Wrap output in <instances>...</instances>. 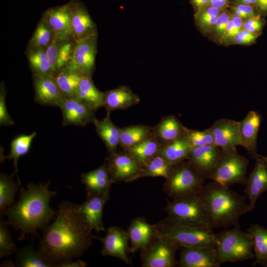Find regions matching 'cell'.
<instances>
[{
    "label": "cell",
    "mask_w": 267,
    "mask_h": 267,
    "mask_svg": "<svg viewBox=\"0 0 267 267\" xmlns=\"http://www.w3.org/2000/svg\"><path fill=\"white\" fill-rule=\"evenodd\" d=\"M265 21L261 16L257 14L250 17L243 22V28L253 33H261L264 25Z\"/></svg>",
    "instance_id": "48"
},
{
    "label": "cell",
    "mask_w": 267,
    "mask_h": 267,
    "mask_svg": "<svg viewBox=\"0 0 267 267\" xmlns=\"http://www.w3.org/2000/svg\"><path fill=\"white\" fill-rule=\"evenodd\" d=\"M169 221L187 226L212 229L200 193L169 201L165 207Z\"/></svg>",
    "instance_id": "5"
},
{
    "label": "cell",
    "mask_w": 267,
    "mask_h": 267,
    "mask_svg": "<svg viewBox=\"0 0 267 267\" xmlns=\"http://www.w3.org/2000/svg\"><path fill=\"white\" fill-rule=\"evenodd\" d=\"M200 195L213 228L236 225L241 216L251 212L245 196L216 181L205 184Z\"/></svg>",
    "instance_id": "3"
},
{
    "label": "cell",
    "mask_w": 267,
    "mask_h": 267,
    "mask_svg": "<svg viewBox=\"0 0 267 267\" xmlns=\"http://www.w3.org/2000/svg\"><path fill=\"white\" fill-rule=\"evenodd\" d=\"M264 158H265V159L267 161V156H265L264 157Z\"/></svg>",
    "instance_id": "56"
},
{
    "label": "cell",
    "mask_w": 267,
    "mask_h": 267,
    "mask_svg": "<svg viewBox=\"0 0 267 267\" xmlns=\"http://www.w3.org/2000/svg\"><path fill=\"white\" fill-rule=\"evenodd\" d=\"M110 113V111L107 110L106 115L102 120L95 118L93 122L95 126L96 133L104 142L108 151L111 153L115 152L120 143V129L111 121Z\"/></svg>",
    "instance_id": "28"
},
{
    "label": "cell",
    "mask_w": 267,
    "mask_h": 267,
    "mask_svg": "<svg viewBox=\"0 0 267 267\" xmlns=\"http://www.w3.org/2000/svg\"><path fill=\"white\" fill-rule=\"evenodd\" d=\"M44 18L60 41L71 39V15L69 3L47 9L43 14Z\"/></svg>",
    "instance_id": "20"
},
{
    "label": "cell",
    "mask_w": 267,
    "mask_h": 267,
    "mask_svg": "<svg viewBox=\"0 0 267 267\" xmlns=\"http://www.w3.org/2000/svg\"><path fill=\"white\" fill-rule=\"evenodd\" d=\"M182 136L193 148L207 145L215 144L214 136L209 128L200 131L188 129L184 127Z\"/></svg>",
    "instance_id": "40"
},
{
    "label": "cell",
    "mask_w": 267,
    "mask_h": 267,
    "mask_svg": "<svg viewBox=\"0 0 267 267\" xmlns=\"http://www.w3.org/2000/svg\"><path fill=\"white\" fill-rule=\"evenodd\" d=\"M253 169L247 178L244 192L248 197L251 212L259 197L267 191V161L259 155Z\"/></svg>",
    "instance_id": "17"
},
{
    "label": "cell",
    "mask_w": 267,
    "mask_h": 267,
    "mask_svg": "<svg viewBox=\"0 0 267 267\" xmlns=\"http://www.w3.org/2000/svg\"><path fill=\"white\" fill-rule=\"evenodd\" d=\"M94 238L99 240L102 244V255L117 258L127 264H130L128 256L130 247L128 246L129 239L127 231L118 226H113L107 229L104 237Z\"/></svg>",
    "instance_id": "13"
},
{
    "label": "cell",
    "mask_w": 267,
    "mask_h": 267,
    "mask_svg": "<svg viewBox=\"0 0 267 267\" xmlns=\"http://www.w3.org/2000/svg\"><path fill=\"white\" fill-rule=\"evenodd\" d=\"M128 148L129 154L142 166L158 153V143L152 138H146Z\"/></svg>",
    "instance_id": "33"
},
{
    "label": "cell",
    "mask_w": 267,
    "mask_h": 267,
    "mask_svg": "<svg viewBox=\"0 0 267 267\" xmlns=\"http://www.w3.org/2000/svg\"><path fill=\"white\" fill-rule=\"evenodd\" d=\"M257 0H236L235 3L247 5H255Z\"/></svg>",
    "instance_id": "55"
},
{
    "label": "cell",
    "mask_w": 267,
    "mask_h": 267,
    "mask_svg": "<svg viewBox=\"0 0 267 267\" xmlns=\"http://www.w3.org/2000/svg\"><path fill=\"white\" fill-rule=\"evenodd\" d=\"M254 243L255 260L253 266L267 265V229L258 224H252L247 229Z\"/></svg>",
    "instance_id": "29"
},
{
    "label": "cell",
    "mask_w": 267,
    "mask_h": 267,
    "mask_svg": "<svg viewBox=\"0 0 267 267\" xmlns=\"http://www.w3.org/2000/svg\"><path fill=\"white\" fill-rule=\"evenodd\" d=\"M179 247L176 242L159 234L157 231L156 235L141 250L142 267H175L177 265L176 253Z\"/></svg>",
    "instance_id": "9"
},
{
    "label": "cell",
    "mask_w": 267,
    "mask_h": 267,
    "mask_svg": "<svg viewBox=\"0 0 267 267\" xmlns=\"http://www.w3.org/2000/svg\"><path fill=\"white\" fill-rule=\"evenodd\" d=\"M179 265L181 267H219L214 247L179 246Z\"/></svg>",
    "instance_id": "16"
},
{
    "label": "cell",
    "mask_w": 267,
    "mask_h": 267,
    "mask_svg": "<svg viewBox=\"0 0 267 267\" xmlns=\"http://www.w3.org/2000/svg\"><path fill=\"white\" fill-rule=\"evenodd\" d=\"M205 179L187 161H183L173 165L163 190L172 199L195 195L201 192Z\"/></svg>",
    "instance_id": "6"
},
{
    "label": "cell",
    "mask_w": 267,
    "mask_h": 267,
    "mask_svg": "<svg viewBox=\"0 0 267 267\" xmlns=\"http://www.w3.org/2000/svg\"><path fill=\"white\" fill-rule=\"evenodd\" d=\"M7 222L2 220L0 222V258H3L11 255L17 251L12 240Z\"/></svg>",
    "instance_id": "41"
},
{
    "label": "cell",
    "mask_w": 267,
    "mask_h": 267,
    "mask_svg": "<svg viewBox=\"0 0 267 267\" xmlns=\"http://www.w3.org/2000/svg\"><path fill=\"white\" fill-rule=\"evenodd\" d=\"M139 101V98L136 94L124 86L104 93V106L109 111L127 108Z\"/></svg>",
    "instance_id": "25"
},
{
    "label": "cell",
    "mask_w": 267,
    "mask_h": 267,
    "mask_svg": "<svg viewBox=\"0 0 267 267\" xmlns=\"http://www.w3.org/2000/svg\"><path fill=\"white\" fill-rule=\"evenodd\" d=\"M193 147L182 136L166 144L160 149L158 154L172 165L185 161Z\"/></svg>",
    "instance_id": "27"
},
{
    "label": "cell",
    "mask_w": 267,
    "mask_h": 267,
    "mask_svg": "<svg viewBox=\"0 0 267 267\" xmlns=\"http://www.w3.org/2000/svg\"><path fill=\"white\" fill-rule=\"evenodd\" d=\"M222 149L215 144L194 147L187 161L206 179L217 164Z\"/></svg>",
    "instance_id": "18"
},
{
    "label": "cell",
    "mask_w": 267,
    "mask_h": 267,
    "mask_svg": "<svg viewBox=\"0 0 267 267\" xmlns=\"http://www.w3.org/2000/svg\"><path fill=\"white\" fill-rule=\"evenodd\" d=\"M71 39L73 41L97 34L96 26L85 5L78 0H70Z\"/></svg>",
    "instance_id": "15"
},
{
    "label": "cell",
    "mask_w": 267,
    "mask_h": 267,
    "mask_svg": "<svg viewBox=\"0 0 267 267\" xmlns=\"http://www.w3.org/2000/svg\"><path fill=\"white\" fill-rule=\"evenodd\" d=\"M148 134V129L142 126L120 129V143L129 148L146 139Z\"/></svg>",
    "instance_id": "38"
},
{
    "label": "cell",
    "mask_w": 267,
    "mask_h": 267,
    "mask_svg": "<svg viewBox=\"0 0 267 267\" xmlns=\"http://www.w3.org/2000/svg\"><path fill=\"white\" fill-rule=\"evenodd\" d=\"M109 193H87L85 201L80 205V210L92 229L96 232L105 231L102 222L103 210L110 199Z\"/></svg>",
    "instance_id": "21"
},
{
    "label": "cell",
    "mask_w": 267,
    "mask_h": 267,
    "mask_svg": "<svg viewBox=\"0 0 267 267\" xmlns=\"http://www.w3.org/2000/svg\"><path fill=\"white\" fill-rule=\"evenodd\" d=\"M54 36L47 22L42 18L29 41V46L46 49L51 43Z\"/></svg>",
    "instance_id": "39"
},
{
    "label": "cell",
    "mask_w": 267,
    "mask_h": 267,
    "mask_svg": "<svg viewBox=\"0 0 267 267\" xmlns=\"http://www.w3.org/2000/svg\"><path fill=\"white\" fill-rule=\"evenodd\" d=\"M81 180L86 186L87 193H109L113 183L106 162L98 168L81 175Z\"/></svg>",
    "instance_id": "24"
},
{
    "label": "cell",
    "mask_w": 267,
    "mask_h": 267,
    "mask_svg": "<svg viewBox=\"0 0 267 267\" xmlns=\"http://www.w3.org/2000/svg\"><path fill=\"white\" fill-rule=\"evenodd\" d=\"M255 5L257 14L261 16L267 15V0H257Z\"/></svg>",
    "instance_id": "52"
},
{
    "label": "cell",
    "mask_w": 267,
    "mask_h": 267,
    "mask_svg": "<svg viewBox=\"0 0 267 267\" xmlns=\"http://www.w3.org/2000/svg\"><path fill=\"white\" fill-rule=\"evenodd\" d=\"M261 33H253L242 28L233 40L236 44L248 45L255 42Z\"/></svg>",
    "instance_id": "49"
},
{
    "label": "cell",
    "mask_w": 267,
    "mask_h": 267,
    "mask_svg": "<svg viewBox=\"0 0 267 267\" xmlns=\"http://www.w3.org/2000/svg\"><path fill=\"white\" fill-rule=\"evenodd\" d=\"M243 22L242 18L234 15L231 16L226 31L220 41L225 43L234 40L243 28Z\"/></svg>",
    "instance_id": "44"
},
{
    "label": "cell",
    "mask_w": 267,
    "mask_h": 267,
    "mask_svg": "<svg viewBox=\"0 0 267 267\" xmlns=\"http://www.w3.org/2000/svg\"><path fill=\"white\" fill-rule=\"evenodd\" d=\"M92 228L80 205L63 201L58 205L54 222L44 229L38 250L54 267L81 256L92 244Z\"/></svg>",
    "instance_id": "1"
},
{
    "label": "cell",
    "mask_w": 267,
    "mask_h": 267,
    "mask_svg": "<svg viewBox=\"0 0 267 267\" xmlns=\"http://www.w3.org/2000/svg\"><path fill=\"white\" fill-rule=\"evenodd\" d=\"M228 0H209V6H213L222 9L225 6Z\"/></svg>",
    "instance_id": "54"
},
{
    "label": "cell",
    "mask_w": 267,
    "mask_h": 267,
    "mask_svg": "<svg viewBox=\"0 0 267 267\" xmlns=\"http://www.w3.org/2000/svg\"><path fill=\"white\" fill-rule=\"evenodd\" d=\"M262 121V117L259 112L251 110L239 122L241 146L254 159L260 155L257 152V137Z\"/></svg>",
    "instance_id": "19"
},
{
    "label": "cell",
    "mask_w": 267,
    "mask_h": 267,
    "mask_svg": "<svg viewBox=\"0 0 267 267\" xmlns=\"http://www.w3.org/2000/svg\"><path fill=\"white\" fill-rule=\"evenodd\" d=\"M155 225L159 234L171 239L179 246L215 247L213 229H204L181 225L167 218Z\"/></svg>",
    "instance_id": "8"
},
{
    "label": "cell",
    "mask_w": 267,
    "mask_h": 267,
    "mask_svg": "<svg viewBox=\"0 0 267 267\" xmlns=\"http://www.w3.org/2000/svg\"><path fill=\"white\" fill-rule=\"evenodd\" d=\"M266 267H267V265L265 266Z\"/></svg>",
    "instance_id": "57"
},
{
    "label": "cell",
    "mask_w": 267,
    "mask_h": 267,
    "mask_svg": "<svg viewBox=\"0 0 267 267\" xmlns=\"http://www.w3.org/2000/svg\"><path fill=\"white\" fill-rule=\"evenodd\" d=\"M105 162L113 182L135 180L142 169L129 154L111 153Z\"/></svg>",
    "instance_id": "11"
},
{
    "label": "cell",
    "mask_w": 267,
    "mask_h": 267,
    "mask_svg": "<svg viewBox=\"0 0 267 267\" xmlns=\"http://www.w3.org/2000/svg\"><path fill=\"white\" fill-rule=\"evenodd\" d=\"M249 163L236 149L222 150L217 164L207 179L226 186L246 184Z\"/></svg>",
    "instance_id": "7"
},
{
    "label": "cell",
    "mask_w": 267,
    "mask_h": 267,
    "mask_svg": "<svg viewBox=\"0 0 267 267\" xmlns=\"http://www.w3.org/2000/svg\"><path fill=\"white\" fill-rule=\"evenodd\" d=\"M184 126L174 116L165 118L158 126L157 134L166 143L182 136Z\"/></svg>",
    "instance_id": "37"
},
{
    "label": "cell",
    "mask_w": 267,
    "mask_h": 267,
    "mask_svg": "<svg viewBox=\"0 0 267 267\" xmlns=\"http://www.w3.org/2000/svg\"><path fill=\"white\" fill-rule=\"evenodd\" d=\"M229 7L231 9H237L245 13L249 18L258 14L257 13L256 10H255V8L252 5L234 3L230 4Z\"/></svg>",
    "instance_id": "50"
},
{
    "label": "cell",
    "mask_w": 267,
    "mask_h": 267,
    "mask_svg": "<svg viewBox=\"0 0 267 267\" xmlns=\"http://www.w3.org/2000/svg\"><path fill=\"white\" fill-rule=\"evenodd\" d=\"M87 265L86 262L78 260L77 261L72 260L58 265L56 267H85Z\"/></svg>",
    "instance_id": "53"
},
{
    "label": "cell",
    "mask_w": 267,
    "mask_h": 267,
    "mask_svg": "<svg viewBox=\"0 0 267 267\" xmlns=\"http://www.w3.org/2000/svg\"><path fill=\"white\" fill-rule=\"evenodd\" d=\"M91 77L82 75L74 97L95 110L104 106V93L95 87Z\"/></svg>",
    "instance_id": "26"
},
{
    "label": "cell",
    "mask_w": 267,
    "mask_h": 267,
    "mask_svg": "<svg viewBox=\"0 0 267 267\" xmlns=\"http://www.w3.org/2000/svg\"><path fill=\"white\" fill-rule=\"evenodd\" d=\"M215 250L220 265L255 257L253 240L251 234L241 230L238 224L230 229L215 233Z\"/></svg>",
    "instance_id": "4"
},
{
    "label": "cell",
    "mask_w": 267,
    "mask_h": 267,
    "mask_svg": "<svg viewBox=\"0 0 267 267\" xmlns=\"http://www.w3.org/2000/svg\"><path fill=\"white\" fill-rule=\"evenodd\" d=\"M196 11L195 14L199 13L209 6V0H189Z\"/></svg>",
    "instance_id": "51"
},
{
    "label": "cell",
    "mask_w": 267,
    "mask_h": 267,
    "mask_svg": "<svg viewBox=\"0 0 267 267\" xmlns=\"http://www.w3.org/2000/svg\"><path fill=\"white\" fill-rule=\"evenodd\" d=\"M81 73L64 68L54 76L56 82L65 97H74L82 76Z\"/></svg>",
    "instance_id": "32"
},
{
    "label": "cell",
    "mask_w": 267,
    "mask_h": 267,
    "mask_svg": "<svg viewBox=\"0 0 267 267\" xmlns=\"http://www.w3.org/2000/svg\"><path fill=\"white\" fill-rule=\"evenodd\" d=\"M173 168V165L158 153L142 166L137 179L147 177H162L166 179L170 176Z\"/></svg>",
    "instance_id": "31"
},
{
    "label": "cell",
    "mask_w": 267,
    "mask_h": 267,
    "mask_svg": "<svg viewBox=\"0 0 267 267\" xmlns=\"http://www.w3.org/2000/svg\"><path fill=\"white\" fill-rule=\"evenodd\" d=\"M74 41L70 40L61 42L57 55V72L64 68L70 62L73 50Z\"/></svg>",
    "instance_id": "43"
},
{
    "label": "cell",
    "mask_w": 267,
    "mask_h": 267,
    "mask_svg": "<svg viewBox=\"0 0 267 267\" xmlns=\"http://www.w3.org/2000/svg\"><path fill=\"white\" fill-rule=\"evenodd\" d=\"M37 133L33 132L30 134H21L15 137L10 144V154L4 159L13 160L15 173L18 172V160L27 154L30 151L32 141Z\"/></svg>",
    "instance_id": "35"
},
{
    "label": "cell",
    "mask_w": 267,
    "mask_h": 267,
    "mask_svg": "<svg viewBox=\"0 0 267 267\" xmlns=\"http://www.w3.org/2000/svg\"><path fill=\"white\" fill-rule=\"evenodd\" d=\"M27 57L34 76L44 77L52 76L45 48L29 46Z\"/></svg>",
    "instance_id": "30"
},
{
    "label": "cell",
    "mask_w": 267,
    "mask_h": 267,
    "mask_svg": "<svg viewBox=\"0 0 267 267\" xmlns=\"http://www.w3.org/2000/svg\"><path fill=\"white\" fill-rule=\"evenodd\" d=\"M64 126H85L93 121L95 111L87 104L75 97H65L59 103Z\"/></svg>",
    "instance_id": "12"
},
{
    "label": "cell",
    "mask_w": 267,
    "mask_h": 267,
    "mask_svg": "<svg viewBox=\"0 0 267 267\" xmlns=\"http://www.w3.org/2000/svg\"><path fill=\"white\" fill-rule=\"evenodd\" d=\"M49 183H29L26 190L21 188L18 201L3 212L8 224L21 231L19 240L28 233L37 235V230L44 229L56 216L49 202L57 192L49 189Z\"/></svg>",
    "instance_id": "2"
},
{
    "label": "cell",
    "mask_w": 267,
    "mask_h": 267,
    "mask_svg": "<svg viewBox=\"0 0 267 267\" xmlns=\"http://www.w3.org/2000/svg\"><path fill=\"white\" fill-rule=\"evenodd\" d=\"M128 235L130 242V252L134 253L144 248L157 234L155 224L147 222L145 219L136 218L129 225Z\"/></svg>",
    "instance_id": "23"
},
{
    "label": "cell",
    "mask_w": 267,
    "mask_h": 267,
    "mask_svg": "<svg viewBox=\"0 0 267 267\" xmlns=\"http://www.w3.org/2000/svg\"><path fill=\"white\" fill-rule=\"evenodd\" d=\"M231 17V15L228 12L222 11L217 18L213 28L215 34L220 41L226 31Z\"/></svg>",
    "instance_id": "47"
},
{
    "label": "cell",
    "mask_w": 267,
    "mask_h": 267,
    "mask_svg": "<svg viewBox=\"0 0 267 267\" xmlns=\"http://www.w3.org/2000/svg\"><path fill=\"white\" fill-rule=\"evenodd\" d=\"M13 175L1 173L0 175V210L2 212L13 205L18 190L20 183L13 180Z\"/></svg>",
    "instance_id": "36"
},
{
    "label": "cell",
    "mask_w": 267,
    "mask_h": 267,
    "mask_svg": "<svg viewBox=\"0 0 267 267\" xmlns=\"http://www.w3.org/2000/svg\"><path fill=\"white\" fill-rule=\"evenodd\" d=\"M209 129L214 136L215 144L222 150L236 149L241 145L239 122L221 118Z\"/></svg>",
    "instance_id": "14"
},
{
    "label": "cell",
    "mask_w": 267,
    "mask_h": 267,
    "mask_svg": "<svg viewBox=\"0 0 267 267\" xmlns=\"http://www.w3.org/2000/svg\"><path fill=\"white\" fill-rule=\"evenodd\" d=\"M33 84L35 101L44 106H58L65 97L52 76H34Z\"/></svg>",
    "instance_id": "22"
},
{
    "label": "cell",
    "mask_w": 267,
    "mask_h": 267,
    "mask_svg": "<svg viewBox=\"0 0 267 267\" xmlns=\"http://www.w3.org/2000/svg\"><path fill=\"white\" fill-rule=\"evenodd\" d=\"M97 34L88 36L74 42L71 59L65 68L91 77L97 52Z\"/></svg>",
    "instance_id": "10"
},
{
    "label": "cell",
    "mask_w": 267,
    "mask_h": 267,
    "mask_svg": "<svg viewBox=\"0 0 267 267\" xmlns=\"http://www.w3.org/2000/svg\"><path fill=\"white\" fill-rule=\"evenodd\" d=\"M62 41H60L54 36V37L50 44L46 48V52L49 61L51 74L55 76L57 74L56 63L58 49Z\"/></svg>",
    "instance_id": "45"
},
{
    "label": "cell",
    "mask_w": 267,
    "mask_h": 267,
    "mask_svg": "<svg viewBox=\"0 0 267 267\" xmlns=\"http://www.w3.org/2000/svg\"><path fill=\"white\" fill-rule=\"evenodd\" d=\"M222 11V9L213 6L206 7L199 13L195 14L198 25L204 30H208L212 28Z\"/></svg>",
    "instance_id": "42"
},
{
    "label": "cell",
    "mask_w": 267,
    "mask_h": 267,
    "mask_svg": "<svg viewBox=\"0 0 267 267\" xmlns=\"http://www.w3.org/2000/svg\"><path fill=\"white\" fill-rule=\"evenodd\" d=\"M5 97V88L3 83H1L0 90V126H12L14 124V122L11 118L7 110Z\"/></svg>",
    "instance_id": "46"
},
{
    "label": "cell",
    "mask_w": 267,
    "mask_h": 267,
    "mask_svg": "<svg viewBox=\"0 0 267 267\" xmlns=\"http://www.w3.org/2000/svg\"><path fill=\"white\" fill-rule=\"evenodd\" d=\"M16 263L21 267H53L31 245H27L16 251Z\"/></svg>",
    "instance_id": "34"
}]
</instances>
